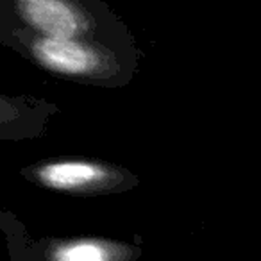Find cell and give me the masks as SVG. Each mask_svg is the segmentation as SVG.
<instances>
[{"instance_id": "2", "label": "cell", "mask_w": 261, "mask_h": 261, "mask_svg": "<svg viewBox=\"0 0 261 261\" xmlns=\"http://www.w3.org/2000/svg\"><path fill=\"white\" fill-rule=\"evenodd\" d=\"M0 11L47 36L136 45L129 25L104 0H0Z\"/></svg>"}, {"instance_id": "3", "label": "cell", "mask_w": 261, "mask_h": 261, "mask_svg": "<svg viewBox=\"0 0 261 261\" xmlns=\"http://www.w3.org/2000/svg\"><path fill=\"white\" fill-rule=\"evenodd\" d=\"M0 232L13 261H136L143 256L142 236L135 242L108 236H33L13 211H0Z\"/></svg>"}, {"instance_id": "5", "label": "cell", "mask_w": 261, "mask_h": 261, "mask_svg": "<svg viewBox=\"0 0 261 261\" xmlns=\"http://www.w3.org/2000/svg\"><path fill=\"white\" fill-rule=\"evenodd\" d=\"M59 111V106L47 98L0 91V142L43 138L48 122Z\"/></svg>"}, {"instance_id": "4", "label": "cell", "mask_w": 261, "mask_h": 261, "mask_svg": "<svg viewBox=\"0 0 261 261\" xmlns=\"http://www.w3.org/2000/svg\"><path fill=\"white\" fill-rule=\"evenodd\" d=\"M27 182L68 197H104L125 193L142 185L123 165L88 156H54L20 168Z\"/></svg>"}, {"instance_id": "1", "label": "cell", "mask_w": 261, "mask_h": 261, "mask_svg": "<svg viewBox=\"0 0 261 261\" xmlns=\"http://www.w3.org/2000/svg\"><path fill=\"white\" fill-rule=\"evenodd\" d=\"M0 45L52 77L102 90H120L133 83L145 56L138 43L108 45L34 33L4 11H0Z\"/></svg>"}]
</instances>
